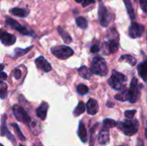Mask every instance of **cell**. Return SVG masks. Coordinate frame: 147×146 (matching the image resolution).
Masks as SVG:
<instances>
[{
	"mask_svg": "<svg viewBox=\"0 0 147 146\" xmlns=\"http://www.w3.org/2000/svg\"><path fill=\"white\" fill-rule=\"evenodd\" d=\"M33 48V46H29V47H27L25 49H22V48H16L15 49V52H14V58H18L20 56H23L24 54H26L27 52H28L31 49Z\"/></svg>",
	"mask_w": 147,
	"mask_h": 146,
	"instance_id": "26",
	"label": "cell"
},
{
	"mask_svg": "<svg viewBox=\"0 0 147 146\" xmlns=\"http://www.w3.org/2000/svg\"><path fill=\"white\" fill-rule=\"evenodd\" d=\"M78 74L81 77H83L86 80H90L91 78V71L85 65H83L78 69Z\"/></svg>",
	"mask_w": 147,
	"mask_h": 146,
	"instance_id": "21",
	"label": "cell"
},
{
	"mask_svg": "<svg viewBox=\"0 0 147 146\" xmlns=\"http://www.w3.org/2000/svg\"><path fill=\"white\" fill-rule=\"evenodd\" d=\"M14 76H15V77H16V79H20L21 78V76H22V72H21V71L19 70V69H16L15 71H14Z\"/></svg>",
	"mask_w": 147,
	"mask_h": 146,
	"instance_id": "37",
	"label": "cell"
},
{
	"mask_svg": "<svg viewBox=\"0 0 147 146\" xmlns=\"http://www.w3.org/2000/svg\"><path fill=\"white\" fill-rule=\"evenodd\" d=\"M9 12L15 15V16H18V17H21V18H25L28 16V11L23 9H21V8H12L10 9Z\"/></svg>",
	"mask_w": 147,
	"mask_h": 146,
	"instance_id": "20",
	"label": "cell"
},
{
	"mask_svg": "<svg viewBox=\"0 0 147 146\" xmlns=\"http://www.w3.org/2000/svg\"><path fill=\"white\" fill-rule=\"evenodd\" d=\"M115 126H117V123L114 120H110V119H105L103 120V127L105 128H112L115 127Z\"/></svg>",
	"mask_w": 147,
	"mask_h": 146,
	"instance_id": "31",
	"label": "cell"
},
{
	"mask_svg": "<svg viewBox=\"0 0 147 146\" xmlns=\"http://www.w3.org/2000/svg\"><path fill=\"white\" fill-rule=\"evenodd\" d=\"M1 146H3V145H1Z\"/></svg>",
	"mask_w": 147,
	"mask_h": 146,
	"instance_id": "45",
	"label": "cell"
},
{
	"mask_svg": "<svg viewBox=\"0 0 147 146\" xmlns=\"http://www.w3.org/2000/svg\"><path fill=\"white\" fill-rule=\"evenodd\" d=\"M51 52L59 59H66L73 55V50L67 46H56L51 48Z\"/></svg>",
	"mask_w": 147,
	"mask_h": 146,
	"instance_id": "4",
	"label": "cell"
},
{
	"mask_svg": "<svg viewBox=\"0 0 147 146\" xmlns=\"http://www.w3.org/2000/svg\"><path fill=\"white\" fill-rule=\"evenodd\" d=\"M48 104L46 102H43L40 107L36 109V114L37 116L41 119L42 120H44L47 118V110H48Z\"/></svg>",
	"mask_w": 147,
	"mask_h": 146,
	"instance_id": "15",
	"label": "cell"
},
{
	"mask_svg": "<svg viewBox=\"0 0 147 146\" xmlns=\"http://www.w3.org/2000/svg\"><path fill=\"white\" fill-rule=\"evenodd\" d=\"M10 126L14 128V130H15V132H16V134L17 135L18 139H21L22 141H25V140H26L25 136H24V135L22 134V133L21 132V130H20L19 126H17V124H16V123H11Z\"/></svg>",
	"mask_w": 147,
	"mask_h": 146,
	"instance_id": "29",
	"label": "cell"
},
{
	"mask_svg": "<svg viewBox=\"0 0 147 146\" xmlns=\"http://www.w3.org/2000/svg\"><path fill=\"white\" fill-rule=\"evenodd\" d=\"M20 146H24V145H20Z\"/></svg>",
	"mask_w": 147,
	"mask_h": 146,
	"instance_id": "44",
	"label": "cell"
},
{
	"mask_svg": "<svg viewBox=\"0 0 147 146\" xmlns=\"http://www.w3.org/2000/svg\"><path fill=\"white\" fill-rule=\"evenodd\" d=\"M77 92L81 95V96H84L86 94H88L89 92V88L84 85V84H78L77 86Z\"/></svg>",
	"mask_w": 147,
	"mask_h": 146,
	"instance_id": "30",
	"label": "cell"
},
{
	"mask_svg": "<svg viewBox=\"0 0 147 146\" xmlns=\"http://www.w3.org/2000/svg\"><path fill=\"white\" fill-rule=\"evenodd\" d=\"M5 25L8 27H10L11 28L16 30L18 33L23 34V35H33V33L30 32L27 28L23 27L22 25H21L17 21L7 16L5 18Z\"/></svg>",
	"mask_w": 147,
	"mask_h": 146,
	"instance_id": "7",
	"label": "cell"
},
{
	"mask_svg": "<svg viewBox=\"0 0 147 146\" xmlns=\"http://www.w3.org/2000/svg\"><path fill=\"white\" fill-rule=\"evenodd\" d=\"M144 32H145V27L142 24L134 22L131 23V25L129 27L128 35L132 39H136V38L141 37Z\"/></svg>",
	"mask_w": 147,
	"mask_h": 146,
	"instance_id": "9",
	"label": "cell"
},
{
	"mask_svg": "<svg viewBox=\"0 0 147 146\" xmlns=\"http://www.w3.org/2000/svg\"><path fill=\"white\" fill-rule=\"evenodd\" d=\"M140 84L138 83V80L136 77H134L133 80L131 81V84H130V101L129 102L131 103H135L140 97Z\"/></svg>",
	"mask_w": 147,
	"mask_h": 146,
	"instance_id": "8",
	"label": "cell"
},
{
	"mask_svg": "<svg viewBox=\"0 0 147 146\" xmlns=\"http://www.w3.org/2000/svg\"><path fill=\"white\" fill-rule=\"evenodd\" d=\"M95 3H96V0H84V1L82 3V6H83V7H87V6H89L90 4Z\"/></svg>",
	"mask_w": 147,
	"mask_h": 146,
	"instance_id": "36",
	"label": "cell"
},
{
	"mask_svg": "<svg viewBox=\"0 0 147 146\" xmlns=\"http://www.w3.org/2000/svg\"><path fill=\"white\" fill-rule=\"evenodd\" d=\"M4 117H5V116L3 115V118H2V129H1V134H2V136H6L7 139H9L13 144H16V139H15L14 136L9 132L8 128H7L6 126H5V118H4Z\"/></svg>",
	"mask_w": 147,
	"mask_h": 146,
	"instance_id": "17",
	"label": "cell"
},
{
	"mask_svg": "<svg viewBox=\"0 0 147 146\" xmlns=\"http://www.w3.org/2000/svg\"><path fill=\"white\" fill-rule=\"evenodd\" d=\"M120 146H126V145H120Z\"/></svg>",
	"mask_w": 147,
	"mask_h": 146,
	"instance_id": "43",
	"label": "cell"
},
{
	"mask_svg": "<svg viewBox=\"0 0 147 146\" xmlns=\"http://www.w3.org/2000/svg\"><path fill=\"white\" fill-rule=\"evenodd\" d=\"M29 127H30V130H31V132L33 133L34 135L37 136V135L40 134V124L37 121H33L29 125Z\"/></svg>",
	"mask_w": 147,
	"mask_h": 146,
	"instance_id": "27",
	"label": "cell"
},
{
	"mask_svg": "<svg viewBox=\"0 0 147 146\" xmlns=\"http://www.w3.org/2000/svg\"><path fill=\"white\" fill-rule=\"evenodd\" d=\"M127 81V78L124 74L118 72L116 71H113L112 76L109 79L108 83L112 89L115 90H119V91H123L126 87Z\"/></svg>",
	"mask_w": 147,
	"mask_h": 146,
	"instance_id": "2",
	"label": "cell"
},
{
	"mask_svg": "<svg viewBox=\"0 0 147 146\" xmlns=\"http://www.w3.org/2000/svg\"><path fill=\"white\" fill-rule=\"evenodd\" d=\"M0 40L1 42L5 45V46H11L13 44H15L16 38L14 34H9L3 30H1V34H0Z\"/></svg>",
	"mask_w": 147,
	"mask_h": 146,
	"instance_id": "12",
	"label": "cell"
},
{
	"mask_svg": "<svg viewBox=\"0 0 147 146\" xmlns=\"http://www.w3.org/2000/svg\"><path fill=\"white\" fill-rule=\"evenodd\" d=\"M1 88H0V90H1V94H0V96L2 99H4L5 96H7V85L3 83V82H1Z\"/></svg>",
	"mask_w": 147,
	"mask_h": 146,
	"instance_id": "32",
	"label": "cell"
},
{
	"mask_svg": "<svg viewBox=\"0 0 147 146\" xmlns=\"http://www.w3.org/2000/svg\"><path fill=\"white\" fill-rule=\"evenodd\" d=\"M34 146H43L40 143H39V142H37V143H35V144H34Z\"/></svg>",
	"mask_w": 147,
	"mask_h": 146,
	"instance_id": "40",
	"label": "cell"
},
{
	"mask_svg": "<svg viewBox=\"0 0 147 146\" xmlns=\"http://www.w3.org/2000/svg\"><path fill=\"white\" fill-rule=\"evenodd\" d=\"M34 63L37 66V68H39L40 70H42L45 72H49L52 70V66L49 64V62L43 57V56H40L38 57L35 60Z\"/></svg>",
	"mask_w": 147,
	"mask_h": 146,
	"instance_id": "11",
	"label": "cell"
},
{
	"mask_svg": "<svg viewBox=\"0 0 147 146\" xmlns=\"http://www.w3.org/2000/svg\"><path fill=\"white\" fill-rule=\"evenodd\" d=\"M98 20L101 26L104 28L108 27L111 22V14L102 2L98 7Z\"/></svg>",
	"mask_w": 147,
	"mask_h": 146,
	"instance_id": "5",
	"label": "cell"
},
{
	"mask_svg": "<svg viewBox=\"0 0 147 146\" xmlns=\"http://www.w3.org/2000/svg\"><path fill=\"white\" fill-rule=\"evenodd\" d=\"M123 2H124L126 9L127 11V14H128L130 19L134 20L136 18V15H135L134 9V6H133V3H132L131 0H123Z\"/></svg>",
	"mask_w": 147,
	"mask_h": 146,
	"instance_id": "19",
	"label": "cell"
},
{
	"mask_svg": "<svg viewBox=\"0 0 147 146\" xmlns=\"http://www.w3.org/2000/svg\"><path fill=\"white\" fill-rule=\"evenodd\" d=\"M57 30H58L59 34L61 36V38H62L63 40L65 41V43L69 44V43H71V42L72 41V39H71V35H70L65 29H63L61 27H58Z\"/></svg>",
	"mask_w": 147,
	"mask_h": 146,
	"instance_id": "23",
	"label": "cell"
},
{
	"mask_svg": "<svg viewBox=\"0 0 147 146\" xmlns=\"http://www.w3.org/2000/svg\"><path fill=\"white\" fill-rule=\"evenodd\" d=\"M100 51V46H99V44L96 43V44H94L91 46L90 47V52L92 53H96V52H98Z\"/></svg>",
	"mask_w": 147,
	"mask_h": 146,
	"instance_id": "35",
	"label": "cell"
},
{
	"mask_svg": "<svg viewBox=\"0 0 147 146\" xmlns=\"http://www.w3.org/2000/svg\"><path fill=\"white\" fill-rule=\"evenodd\" d=\"M96 127V126H94L91 129V138H90V140H91V144H90V146H93V141H94V132H95V129Z\"/></svg>",
	"mask_w": 147,
	"mask_h": 146,
	"instance_id": "38",
	"label": "cell"
},
{
	"mask_svg": "<svg viewBox=\"0 0 147 146\" xmlns=\"http://www.w3.org/2000/svg\"><path fill=\"white\" fill-rule=\"evenodd\" d=\"M13 110V114L16 117V119L19 121H21L22 123L25 124V125H30V116L28 115V114L24 110V108L19 105H14L12 108Z\"/></svg>",
	"mask_w": 147,
	"mask_h": 146,
	"instance_id": "6",
	"label": "cell"
},
{
	"mask_svg": "<svg viewBox=\"0 0 147 146\" xmlns=\"http://www.w3.org/2000/svg\"><path fill=\"white\" fill-rule=\"evenodd\" d=\"M1 82H3L4 80H6L7 79V74L5 73V72H3V71H2L1 72Z\"/></svg>",
	"mask_w": 147,
	"mask_h": 146,
	"instance_id": "39",
	"label": "cell"
},
{
	"mask_svg": "<svg viewBox=\"0 0 147 146\" xmlns=\"http://www.w3.org/2000/svg\"><path fill=\"white\" fill-rule=\"evenodd\" d=\"M90 71L93 74L104 77L109 73V69L107 63L103 58L101 56H96L93 58L90 65Z\"/></svg>",
	"mask_w": 147,
	"mask_h": 146,
	"instance_id": "1",
	"label": "cell"
},
{
	"mask_svg": "<svg viewBox=\"0 0 147 146\" xmlns=\"http://www.w3.org/2000/svg\"><path fill=\"white\" fill-rule=\"evenodd\" d=\"M76 23H77L78 27L82 28V29H85L88 28V21L86 20V18H84L83 16L77 17L76 18Z\"/></svg>",
	"mask_w": 147,
	"mask_h": 146,
	"instance_id": "25",
	"label": "cell"
},
{
	"mask_svg": "<svg viewBox=\"0 0 147 146\" xmlns=\"http://www.w3.org/2000/svg\"><path fill=\"white\" fill-rule=\"evenodd\" d=\"M138 72L140 77L147 83V59L138 65Z\"/></svg>",
	"mask_w": 147,
	"mask_h": 146,
	"instance_id": "18",
	"label": "cell"
},
{
	"mask_svg": "<svg viewBox=\"0 0 147 146\" xmlns=\"http://www.w3.org/2000/svg\"><path fill=\"white\" fill-rule=\"evenodd\" d=\"M145 135H146V139H147V122H146V129H145Z\"/></svg>",
	"mask_w": 147,
	"mask_h": 146,
	"instance_id": "42",
	"label": "cell"
},
{
	"mask_svg": "<svg viewBox=\"0 0 147 146\" xmlns=\"http://www.w3.org/2000/svg\"><path fill=\"white\" fill-rule=\"evenodd\" d=\"M86 108H87V112L89 114H90V115L96 114L98 112V109H99L97 102L94 99H90L86 104Z\"/></svg>",
	"mask_w": 147,
	"mask_h": 146,
	"instance_id": "14",
	"label": "cell"
},
{
	"mask_svg": "<svg viewBox=\"0 0 147 146\" xmlns=\"http://www.w3.org/2000/svg\"><path fill=\"white\" fill-rule=\"evenodd\" d=\"M137 1H139L142 10L145 13H147V0H137Z\"/></svg>",
	"mask_w": 147,
	"mask_h": 146,
	"instance_id": "34",
	"label": "cell"
},
{
	"mask_svg": "<svg viewBox=\"0 0 147 146\" xmlns=\"http://www.w3.org/2000/svg\"><path fill=\"white\" fill-rule=\"evenodd\" d=\"M78 135L80 140L83 143H86L87 142V139H88L87 130H86V127H85L84 124L83 123V121H80L79 122L78 130Z\"/></svg>",
	"mask_w": 147,
	"mask_h": 146,
	"instance_id": "16",
	"label": "cell"
},
{
	"mask_svg": "<svg viewBox=\"0 0 147 146\" xmlns=\"http://www.w3.org/2000/svg\"><path fill=\"white\" fill-rule=\"evenodd\" d=\"M135 114H136V110L135 109H134V110H127V111L125 112V116H126V118H127V120H132L134 117Z\"/></svg>",
	"mask_w": 147,
	"mask_h": 146,
	"instance_id": "33",
	"label": "cell"
},
{
	"mask_svg": "<svg viewBox=\"0 0 147 146\" xmlns=\"http://www.w3.org/2000/svg\"><path fill=\"white\" fill-rule=\"evenodd\" d=\"M117 34H115L114 36H111L108 41L104 42L103 44V47L105 48L104 50H107L106 54H109V53H115L118 51L119 48V42L118 40L116 38Z\"/></svg>",
	"mask_w": 147,
	"mask_h": 146,
	"instance_id": "10",
	"label": "cell"
},
{
	"mask_svg": "<svg viewBox=\"0 0 147 146\" xmlns=\"http://www.w3.org/2000/svg\"><path fill=\"white\" fill-rule=\"evenodd\" d=\"M109 142V132L108 128L102 127L98 135V143L102 145H105Z\"/></svg>",
	"mask_w": 147,
	"mask_h": 146,
	"instance_id": "13",
	"label": "cell"
},
{
	"mask_svg": "<svg viewBox=\"0 0 147 146\" xmlns=\"http://www.w3.org/2000/svg\"><path fill=\"white\" fill-rule=\"evenodd\" d=\"M120 61H127L128 64H130L132 66H134V65H136V59H135V58H134L133 56H131V55H128V54H127V55H122V56H121V58H120V59H119Z\"/></svg>",
	"mask_w": 147,
	"mask_h": 146,
	"instance_id": "28",
	"label": "cell"
},
{
	"mask_svg": "<svg viewBox=\"0 0 147 146\" xmlns=\"http://www.w3.org/2000/svg\"><path fill=\"white\" fill-rule=\"evenodd\" d=\"M117 126L127 136H133L137 133L139 130V122L137 120H127L117 123Z\"/></svg>",
	"mask_w": 147,
	"mask_h": 146,
	"instance_id": "3",
	"label": "cell"
},
{
	"mask_svg": "<svg viewBox=\"0 0 147 146\" xmlns=\"http://www.w3.org/2000/svg\"><path fill=\"white\" fill-rule=\"evenodd\" d=\"M115 98L117 100V101H120V102H127V101H130V98H131V96H130V92L129 90H123V91H121L119 94L115 95Z\"/></svg>",
	"mask_w": 147,
	"mask_h": 146,
	"instance_id": "22",
	"label": "cell"
},
{
	"mask_svg": "<svg viewBox=\"0 0 147 146\" xmlns=\"http://www.w3.org/2000/svg\"><path fill=\"white\" fill-rule=\"evenodd\" d=\"M75 1H76L77 3H82L84 0H75Z\"/></svg>",
	"mask_w": 147,
	"mask_h": 146,
	"instance_id": "41",
	"label": "cell"
},
{
	"mask_svg": "<svg viewBox=\"0 0 147 146\" xmlns=\"http://www.w3.org/2000/svg\"><path fill=\"white\" fill-rule=\"evenodd\" d=\"M86 106L83 102H79V103L78 104V106L76 107V108L73 111V115L78 117L79 115H81L82 114H84V112L85 111Z\"/></svg>",
	"mask_w": 147,
	"mask_h": 146,
	"instance_id": "24",
	"label": "cell"
}]
</instances>
